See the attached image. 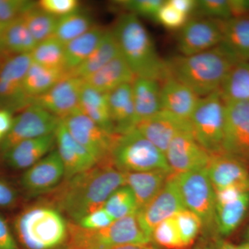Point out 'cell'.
<instances>
[{"instance_id": "cell-27", "label": "cell", "mask_w": 249, "mask_h": 249, "mask_svg": "<svg viewBox=\"0 0 249 249\" xmlns=\"http://www.w3.org/2000/svg\"><path fill=\"white\" fill-rule=\"evenodd\" d=\"M132 87L138 124L162 110L160 82L137 77Z\"/></svg>"}, {"instance_id": "cell-25", "label": "cell", "mask_w": 249, "mask_h": 249, "mask_svg": "<svg viewBox=\"0 0 249 249\" xmlns=\"http://www.w3.org/2000/svg\"><path fill=\"white\" fill-rule=\"evenodd\" d=\"M124 173L125 186L132 190L135 196L138 212L155 199L173 174L161 170Z\"/></svg>"}, {"instance_id": "cell-11", "label": "cell", "mask_w": 249, "mask_h": 249, "mask_svg": "<svg viewBox=\"0 0 249 249\" xmlns=\"http://www.w3.org/2000/svg\"><path fill=\"white\" fill-rule=\"evenodd\" d=\"M60 120L40 106L31 105L14 117L11 130L1 142V150L5 153L24 141L55 133Z\"/></svg>"}, {"instance_id": "cell-29", "label": "cell", "mask_w": 249, "mask_h": 249, "mask_svg": "<svg viewBox=\"0 0 249 249\" xmlns=\"http://www.w3.org/2000/svg\"><path fill=\"white\" fill-rule=\"evenodd\" d=\"M120 48L112 30L106 31L97 47L80 66L69 72L70 76L85 79L101 70L121 54Z\"/></svg>"}, {"instance_id": "cell-47", "label": "cell", "mask_w": 249, "mask_h": 249, "mask_svg": "<svg viewBox=\"0 0 249 249\" xmlns=\"http://www.w3.org/2000/svg\"><path fill=\"white\" fill-rule=\"evenodd\" d=\"M194 249H237V246L224 240L220 236L201 237Z\"/></svg>"}, {"instance_id": "cell-39", "label": "cell", "mask_w": 249, "mask_h": 249, "mask_svg": "<svg viewBox=\"0 0 249 249\" xmlns=\"http://www.w3.org/2000/svg\"><path fill=\"white\" fill-rule=\"evenodd\" d=\"M151 243L160 249H184L175 216L165 219L154 229Z\"/></svg>"}, {"instance_id": "cell-38", "label": "cell", "mask_w": 249, "mask_h": 249, "mask_svg": "<svg viewBox=\"0 0 249 249\" xmlns=\"http://www.w3.org/2000/svg\"><path fill=\"white\" fill-rule=\"evenodd\" d=\"M103 208L115 220L138 213L135 196L127 186H121L116 190Z\"/></svg>"}, {"instance_id": "cell-14", "label": "cell", "mask_w": 249, "mask_h": 249, "mask_svg": "<svg viewBox=\"0 0 249 249\" xmlns=\"http://www.w3.org/2000/svg\"><path fill=\"white\" fill-rule=\"evenodd\" d=\"M184 209H187L173 174L161 191L137 213V216L142 230L151 240L152 231L158 224Z\"/></svg>"}, {"instance_id": "cell-3", "label": "cell", "mask_w": 249, "mask_h": 249, "mask_svg": "<svg viewBox=\"0 0 249 249\" xmlns=\"http://www.w3.org/2000/svg\"><path fill=\"white\" fill-rule=\"evenodd\" d=\"M121 55L134 75L161 83L169 77L166 60L159 55L146 28L135 15L126 13L112 30Z\"/></svg>"}, {"instance_id": "cell-10", "label": "cell", "mask_w": 249, "mask_h": 249, "mask_svg": "<svg viewBox=\"0 0 249 249\" xmlns=\"http://www.w3.org/2000/svg\"><path fill=\"white\" fill-rule=\"evenodd\" d=\"M61 121L73 139L92 155L98 165L111 163V147L117 135H111L103 130L80 107Z\"/></svg>"}, {"instance_id": "cell-48", "label": "cell", "mask_w": 249, "mask_h": 249, "mask_svg": "<svg viewBox=\"0 0 249 249\" xmlns=\"http://www.w3.org/2000/svg\"><path fill=\"white\" fill-rule=\"evenodd\" d=\"M0 249H20L9 224L0 214Z\"/></svg>"}, {"instance_id": "cell-23", "label": "cell", "mask_w": 249, "mask_h": 249, "mask_svg": "<svg viewBox=\"0 0 249 249\" xmlns=\"http://www.w3.org/2000/svg\"><path fill=\"white\" fill-rule=\"evenodd\" d=\"M55 145V133L19 142L4 153L11 168L27 170L48 155Z\"/></svg>"}, {"instance_id": "cell-19", "label": "cell", "mask_w": 249, "mask_h": 249, "mask_svg": "<svg viewBox=\"0 0 249 249\" xmlns=\"http://www.w3.org/2000/svg\"><path fill=\"white\" fill-rule=\"evenodd\" d=\"M214 191L236 188L249 192V172L247 164L232 156L219 152L211 155L206 168Z\"/></svg>"}, {"instance_id": "cell-2", "label": "cell", "mask_w": 249, "mask_h": 249, "mask_svg": "<svg viewBox=\"0 0 249 249\" xmlns=\"http://www.w3.org/2000/svg\"><path fill=\"white\" fill-rule=\"evenodd\" d=\"M237 62L222 42L202 53L179 55L166 60L169 76L186 85L200 98L219 90Z\"/></svg>"}, {"instance_id": "cell-37", "label": "cell", "mask_w": 249, "mask_h": 249, "mask_svg": "<svg viewBox=\"0 0 249 249\" xmlns=\"http://www.w3.org/2000/svg\"><path fill=\"white\" fill-rule=\"evenodd\" d=\"M22 19L37 43L53 36L58 20L39 9L37 5L23 15Z\"/></svg>"}, {"instance_id": "cell-15", "label": "cell", "mask_w": 249, "mask_h": 249, "mask_svg": "<svg viewBox=\"0 0 249 249\" xmlns=\"http://www.w3.org/2000/svg\"><path fill=\"white\" fill-rule=\"evenodd\" d=\"M165 155L174 175L206 169L211 156L196 142L193 132L178 134Z\"/></svg>"}, {"instance_id": "cell-46", "label": "cell", "mask_w": 249, "mask_h": 249, "mask_svg": "<svg viewBox=\"0 0 249 249\" xmlns=\"http://www.w3.org/2000/svg\"><path fill=\"white\" fill-rule=\"evenodd\" d=\"M115 221V219L102 208L85 216L78 224L85 229L97 230L111 225Z\"/></svg>"}, {"instance_id": "cell-55", "label": "cell", "mask_w": 249, "mask_h": 249, "mask_svg": "<svg viewBox=\"0 0 249 249\" xmlns=\"http://www.w3.org/2000/svg\"><path fill=\"white\" fill-rule=\"evenodd\" d=\"M4 24H3L2 23L0 22V39H1V35H2L3 31H4V27H5Z\"/></svg>"}, {"instance_id": "cell-16", "label": "cell", "mask_w": 249, "mask_h": 249, "mask_svg": "<svg viewBox=\"0 0 249 249\" xmlns=\"http://www.w3.org/2000/svg\"><path fill=\"white\" fill-rule=\"evenodd\" d=\"M83 85L82 78L68 74L48 91L34 98L32 104L40 106L59 119H64L79 107Z\"/></svg>"}, {"instance_id": "cell-5", "label": "cell", "mask_w": 249, "mask_h": 249, "mask_svg": "<svg viewBox=\"0 0 249 249\" xmlns=\"http://www.w3.org/2000/svg\"><path fill=\"white\" fill-rule=\"evenodd\" d=\"M67 249H116L126 245H147L151 240L142 230L137 214L117 219L97 230L68 224Z\"/></svg>"}, {"instance_id": "cell-53", "label": "cell", "mask_w": 249, "mask_h": 249, "mask_svg": "<svg viewBox=\"0 0 249 249\" xmlns=\"http://www.w3.org/2000/svg\"><path fill=\"white\" fill-rule=\"evenodd\" d=\"M116 249H160L157 248L152 243L147 244V245H126L124 247H119Z\"/></svg>"}, {"instance_id": "cell-54", "label": "cell", "mask_w": 249, "mask_h": 249, "mask_svg": "<svg viewBox=\"0 0 249 249\" xmlns=\"http://www.w3.org/2000/svg\"><path fill=\"white\" fill-rule=\"evenodd\" d=\"M237 249H249V241H246L245 243L237 246Z\"/></svg>"}, {"instance_id": "cell-8", "label": "cell", "mask_w": 249, "mask_h": 249, "mask_svg": "<svg viewBox=\"0 0 249 249\" xmlns=\"http://www.w3.org/2000/svg\"><path fill=\"white\" fill-rule=\"evenodd\" d=\"M226 103L219 90L199 98L190 121L196 142L209 154L223 152Z\"/></svg>"}, {"instance_id": "cell-7", "label": "cell", "mask_w": 249, "mask_h": 249, "mask_svg": "<svg viewBox=\"0 0 249 249\" xmlns=\"http://www.w3.org/2000/svg\"><path fill=\"white\" fill-rule=\"evenodd\" d=\"M187 209L200 219L201 237L219 236L217 232L215 193L206 169L174 175Z\"/></svg>"}, {"instance_id": "cell-51", "label": "cell", "mask_w": 249, "mask_h": 249, "mask_svg": "<svg viewBox=\"0 0 249 249\" xmlns=\"http://www.w3.org/2000/svg\"><path fill=\"white\" fill-rule=\"evenodd\" d=\"M14 117L13 113L6 109H0V134L5 137L12 127Z\"/></svg>"}, {"instance_id": "cell-43", "label": "cell", "mask_w": 249, "mask_h": 249, "mask_svg": "<svg viewBox=\"0 0 249 249\" xmlns=\"http://www.w3.org/2000/svg\"><path fill=\"white\" fill-rule=\"evenodd\" d=\"M163 0H121L116 1L129 14L155 19L159 10L164 4Z\"/></svg>"}, {"instance_id": "cell-22", "label": "cell", "mask_w": 249, "mask_h": 249, "mask_svg": "<svg viewBox=\"0 0 249 249\" xmlns=\"http://www.w3.org/2000/svg\"><path fill=\"white\" fill-rule=\"evenodd\" d=\"M108 102L114 132L122 135L137 128L132 84H124L108 93Z\"/></svg>"}, {"instance_id": "cell-26", "label": "cell", "mask_w": 249, "mask_h": 249, "mask_svg": "<svg viewBox=\"0 0 249 249\" xmlns=\"http://www.w3.org/2000/svg\"><path fill=\"white\" fill-rule=\"evenodd\" d=\"M79 107L101 129L108 134L116 135L111 119L108 93L101 92L84 82L80 92Z\"/></svg>"}, {"instance_id": "cell-21", "label": "cell", "mask_w": 249, "mask_h": 249, "mask_svg": "<svg viewBox=\"0 0 249 249\" xmlns=\"http://www.w3.org/2000/svg\"><path fill=\"white\" fill-rule=\"evenodd\" d=\"M200 97L186 85L169 76L160 83V100L163 110L190 120Z\"/></svg>"}, {"instance_id": "cell-42", "label": "cell", "mask_w": 249, "mask_h": 249, "mask_svg": "<svg viewBox=\"0 0 249 249\" xmlns=\"http://www.w3.org/2000/svg\"><path fill=\"white\" fill-rule=\"evenodd\" d=\"M37 5V1L28 0H0V22L7 25Z\"/></svg>"}, {"instance_id": "cell-4", "label": "cell", "mask_w": 249, "mask_h": 249, "mask_svg": "<svg viewBox=\"0 0 249 249\" xmlns=\"http://www.w3.org/2000/svg\"><path fill=\"white\" fill-rule=\"evenodd\" d=\"M67 222L52 205H35L22 211L14 220L18 240L26 249H58L67 245Z\"/></svg>"}, {"instance_id": "cell-56", "label": "cell", "mask_w": 249, "mask_h": 249, "mask_svg": "<svg viewBox=\"0 0 249 249\" xmlns=\"http://www.w3.org/2000/svg\"><path fill=\"white\" fill-rule=\"evenodd\" d=\"M245 238L246 241H249V227L247 228V231H246Z\"/></svg>"}, {"instance_id": "cell-50", "label": "cell", "mask_w": 249, "mask_h": 249, "mask_svg": "<svg viewBox=\"0 0 249 249\" xmlns=\"http://www.w3.org/2000/svg\"><path fill=\"white\" fill-rule=\"evenodd\" d=\"M168 1L175 9L186 15L188 17L193 14L196 9V0H169Z\"/></svg>"}, {"instance_id": "cell-35", "label": "cell", "mask_w": 249, "mask_h": 249, "mask_svg": "<svg viewBox=\"0 0 249 249\" xmlns=\"http://www.w3.org/2000/svg\"><path fill=\"white\" fill-rule=\"evenodd\" d=\"M93 27L92 19L89 15L78 11L59 18L53 36L65 45Z\"/></svg>"}, {"instance_id": "cell-57", "label": "cell", "mask_w": 249, "mask_h": 249, "mask_svg": "<svg viewBox=\"0 0 249 249\" xmlns=\"http://www.w3.org/2000/svg\"><path fill=\"white\" fill-rule=\"evenodd\" d=\"M3 139H4V137L0 134V143H1V142H2Z\"/></svg>"}, {"instance_id": "cell-18", "label": "cell", "mask_w": 249, "mask_h": 249, "mask_svg": "<svg viewBox=\"0 0 249 249\" xmlns=\"http://www.w3.org/2000/svg\"><path fill=\"white\" fill-rule=\"evenodd\" d=\"M137 129L164 154L170 142L178 134L193 132L190 120L163 109L139 122Z\"/></svg>"}, {"instance_id": "cell-45", "label": "cell", "mask_w": 249, "mask_h": 249, "mask_svg": "<svg viewBox=\"0 0 249 249\" xmlns=\"http://www.w3.org/2000/svg\"><path fill=\"white\" fill-rule=\"evenodd\" d=\"M80 3L77 0H41L37 7L51 16L61 18L79 11Z\"/></svg>"}, {"instance_id": "cell-6", "label": "cell", "mask_w": 249, "mask_h": 249, "mask_svg": "<svg viewBox=\"0 0 249 249\" xmlns=\"http://www.w3.org/2000/svg\"><path fill=\"white\" fill-rule=\"evenodd\" d=\"M111 164L122 173H173L163 152L135 128L117 135L111 151Z\"/></svg>"}, {"instance_id": "cell-44", "label": "cell", "mask_w": 249, "mask_h": 249, "mask_svg": "<svg viewBox=\"0 0 249 249\" xmlns=\"http://www.w3.org/2000/svg\"><path fill=\"white\" fill-rule=\"evenodd\" d=\"M188 19V16L175 9L168 1H165L164 4L162 5L155 18L156 21L171 30L181 29Z\"/></svg>"}, {"instance_id": "cell-1", "label": "cell", "mask_w": 249, "mask_h": 249, "mask_svg": "<svg viewBox=\"0 0 249 249\" xmlns=\"http://www.w3.org/2000/svg\"><path fill=\"white\" fill-rule=\"evenodd\" d=\"M125 186L124 173L111 163L98 164L62 183L52 197V206L78 222L102 209L109 196Z\"/></svg>"}, {"instance_id": "cell-9", "label": "cell", "mask_w": 249, "mask_h": 249, "mask_svg": "<svg viewBox=\"0 0 249 249\" xmlns=\"http://www.w3.org/2000/svg\"><path fill=\"white\" fill-rule=\"evenodd\" d=\"M31 62L30 54L8 55L0 60V109L13 113L32 104L23 86Z\"/></svg>"}, {"instance_id": "cell-33", "label": "cell", "mask_w": 249, "mask_h": 249, "mask_svg": "<svg viewBox=\"0 0 249 249\" xmlns=\"http://www.w3.org/2000/svg\"><path fill=\"white\" fill-rule=\"evenodd\" d=\"M67 75L68 72L64 69L49 68L32 61L24 77V91L33 101L48 91Z\"/></svg>"}, {"instance_id": "cell-36", "label": "cell", "mask_w": 249, "mask_h": 249, "mask_svg": "<svg viewBox=\"0 0 249 249\" xmlns=\"http://www.w3.org/2000/svg\"><path fill=\"white\" fill-rule=\"evenodd\" d=\"M65 45L55 37L39 42L30 53L32 61L49 68L65 69Z\"/></svg>"}, {"instance_id": "cell-49", "label": "cell", "mask_w": 249, "mask_h": 249, "mask_svg": "<svg viewBox=\"0 0 249 249\" xmlns=\"http://www.w3.org/2000/svg\"><path fill=\"white\" fill-rule=\"evenodd\" d=\"M18 201L17 192L9 183L0 178V208H11Z\"/></svg>"}, {"instance_id": "cell-31", "label": "cell", "mask_w": 249, "mask_h": 249, "mask_svg": "<svg viewBox=\"0 0 249 249\" xmlns=\"http://www.w3.org/2000/svg\"><path fill=\"white\" fill-rule=\"evenodd\" d=\"M249 209V192L221 204H216L218 235L224 237L235 231Z\"/></svg>"}, {"instance_id": "cell-32", "label": "cell", "mask_w": 249, "mask_h": 249, "mask_svg": "<svg viewBox=\"0 0 249 249\" xmlns=\"http://www.w3.org/2000/svg\"><path fill=\"white\" fill-rule=\"evenodd\" d=\"M106 32L103 28L93 26L83 35L65 45V69L68 73L80 66L89 56Z\"/></svg>"}, {"instance_id": "cell-17", "label": "cell", "mask_w": 249, "mask_h": 249, "mask_svg": "<svg viewBox=\"0 0 249 249\" xmlns=\"http://www.w3.org/2000/svg\"><path fill=\"white\" fill-rule=\"evenodd\" d=\"M65 178V168L57 150L28 168L23 174L21 184L31 196H38L53 191Z\"/></svg>"}, {"instance_id": "cell-24", "label": "cell", "mask_w": 249, "mask_h": 249, "mask_svg": "<svg viewBox=\"0 0 249 249\" xmlns=\"http://www.w3.org/2000/svg\"><path fill=\"white\" fill-rule=\"evenodd\" d=\"M136 78L137 76L121 53L83 80L95 89L108 93L121 85L132 84Z\"/></svg>"}, {"instance_id": "cell-52", "label": "cell", "mask_w": 249, "mask_h": 249, "mask_svg": "<svg viewBox=\"0 0 249 249\" xmlns=\"http://www.w3.org/2000/svg\"><path fill=\"white\" fill-rule=\"evenodd\" d=\"M232 18L249 16V0H231Z\"/></svg>"}, {"instance_id": "cell-41", "label": "cell", "mask_w": 249, "mask_h": 249, "mask_svg": "<svg viewBox=\"0 0 249 249\" xmlns=\"http://www.w3.org/2000/svg\"><path fill=\"white\" fill-rule=\"evenodd\" d=\"M195 18L224 21L232 18L231 0H199L196 1Z\"/></svg>"}, {"instance_id": "cell-28", "label": "cell", "mask_w": 249, "mask_h": 249, "mask_svg": "<svg viewBox=\"0 0 249 249\" xmlns=\"http://www.w3.org/2000/svg\"><path fill=\"white\" fill-rule=\"evenodd\" d=\"M222 44L239 61H249V16L220 21Z\"/></svg>"}, {"instance_id": "cell-12", "label": "cell", "mask_w": 249, "mask_h": 249, "mask_svg": "<svg viewBox=\"0 0 249 249\" xmlns=\"http://www.w3.org/2000/svg\"><path fill=\"white\" fill-rule=\"evenodd\" d=\"M222 150L249 163V102L226 103Z\"/></svg>"}, {"instance_id": "cell-34", "label": "cell", "mask_w": 249, "mask_h": 249, "mask_svg": "<svg viewBox=\"0 0 249 249\" xmlns=\"http://www.w3.org/2000/svg\"><path fill=\"white\" fill-rule=\"evenodd\" d=\"M225 103L249 102V61L236 62L219 88Z\"/></svg>"}, {"instance_id": "cell-30", "label": "cell", "mask_w": 249, "mask_h": 249, "mask_svg": "<svg viewBox=\"0 0 249 249\" xmlns=\"http://www.w3.org/2000/svg\"><path fill=\"white\" fill-rule=\"evenodd\" d=\"M22 18L5 26L0 39V57L30 54L37 45Z\"/></svg>"}, {"instance_id": "cell-20", "label": "cell", "mask_w": 249, "mask_h": 249, "mask_svg": "<svg viewBox=\"0 0 249 249\" xmlns=\"http://www.w3.org/2000/svg\"><path fill=\"white\" fill-rule=\"evenodd\" d=\"M55 145L65 168L64 179L71 178L98 165L92 155L73 139L61 120L55 131Z\"/></svg>"}, {"instance_id": "cell-13", "label": "cell", "mask_w": 249, "mask_h": 249, "mask_svg": "<svg viewBox=\"0 0 249 249\" xmlns=\"http://www.w3.org/2000/svg\"><path fill=\"white\" fill-rule=\"evenodd\" d=\"M222 42L220 21L194 17L180 29L178 49L181 55L188 56L210 50Z\"/></svg>"}, {"instance_id": "cell-40", "label": "cell", "mask_w": 249, "mask_h": 249, "mask_svg": "<svg viewBox=\"0 0 249 249\" xmlns=\"http://www.w3.org/2000/svg\"><path fill=\"white\" fill-rule=\"evenodd\" d=\"M180 237L185 248L193 245L201 232L202 224L200 219L194 213L184 209L175 214Z\"/></svg>"}]
</instances>
